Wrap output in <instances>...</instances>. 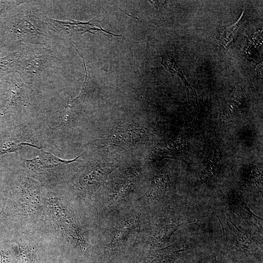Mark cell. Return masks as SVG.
I'll list each match as a JSON object with an SVG mask.
<instances>
[{
	"mask_svg": "<svg viewBox=\"0 0 263 263\" xmlns=\"http://www.w3.org/2000/svg\"><path fill=\"white\" fill-rule=\"evenodd\" d=\"M45 20L51 30L61 35H73L74 34L81 35L90 30H102L111 34L102 28H97V25L90 21L82 22L78 21L71 20L70 21H59L46 18Z\"/></svg>",
	"mask_w": 263,
	"mask_h": 263,
	"instance_id": "52a82bcc",
	"label": "cell"
},
{
	"mask_svg": "<svg viewBox=\"0 0 263 263\" xmlns=\"http://www.w3.org/2000/svg\"><path fill=\"white\" fill-rule=\"evenodd\" d=\"M20 55L19 52H16L0 58V76L17 69Z\"/></svg>",
	"mask_w": 263,
	"mask_h": 263,
	"instance_id": "2e32d148",
	"label": "cell"
},
{
	"mask_svg": "<svg viewBox=\"0 0 263 263\" xmlns=\"http://www.w3.org/2000/svg\"><path fill=\"white\" fill-rule=\"evenodd\" d=\"M9 85V101L3 111L4 114L14 113L26 105L29 99L25 88L22 84L11 82Z\"/></svg>",
	"mask_w": 263,
	"mask_h": 263,
	"instance_id": "30bf717a",
	"label": "cell"
},
{
	"mask_svg": "<svg viewBox=\"0 0 263 263\" xmlns=\"http://www.w3.org/2000/svg\"><path fill=\"white\" fill-rule=\"evenodd\" d=\"M0 263H14L10 252L3 246H0Z\"/></svg>",
	"mask_w": 263,
	"mask_h": 263,
	"instance_id": "d6986e66",
	"label": "cell"
},
{
	"mask_svg": "<svg viewBox=\"0 0 263 263\" xmlns=\"http://www.w3.org/2000/svg\"><path fill=\"white\" fill-rule=\"evenodd\" d=\"M40 201L37 187L29 180L24 181L19 188V202L20 205L28 212H33L37 210Z\"/></svg>",
	"mask_w": 263,
	"mask_h": 263,
	"instance_id": "ba28073f",
	"label": "cell"
},
{
	"mask_svg": "<svg viewBox=\"0 0 263 263\" xmlns=\"http://www.w3.org/2000/svg\"><path fill=\"white\" fill-rule=\"evenodd\" d=\"M243 14L244 12L238 21L234 24L226 27L223 31L220 38V42L223 45L226 46L233 40L234 35L240 26V23L241 20L242 19Z\"/></svg>",
	"mask_w": 263,
	"mask_h": 263,
	"instance_id": "ac0fdd59",
	"label": "cell"
},
{
	"mask_svg": "<svg viewBox=\"0 0 263 263\" xmlns=\"http://www.w3.org/2000/svg\"><path fill=\"white\" fill-rule=\"evenodd\" d=\"M12 21L13 32L21 41L37 44L44 42L47 37L44 23L37 14L22 12Z\"/></svg>",
	"mask_w": 263,
	"mask_h": 263,
	"instance_id": "7a4b0ae2",
	"label": "cell"
},
{
	"mask_svg": "<svg viewBox=\"0 0 263 263\" xmlns=\"http://www.w3.org/2000/svg\"><path fill=\"white\" fill-rule=\"evenodd\" d=\"M6 203L3 205L1 210L0 211V227L3 226V225L7 220L6 212L5 211Z\"/></svg>",
	"mask_w": 263,
	"mask_h": 263,
	"instance_id": "ffe728a7",
	"label": "cell"
},
{
	"mask_svg": "<svg viewBox=\"0 0 263 263\" xmlns=\"http://www.w3.org/2000/svg\"><path fill=\"white\" fill-rule=\"evenodd\" d=\"M23 144L17 137L5 135L0 139V155L15 151Z\"/></svg>",
	"mask_w": 263,
	"mask_h": 263,
	"instance_id": "9a60e30c",
	"label": "cell"
},
{
	"mask_svg": "<svg viewBox=\"0 0 263 263\" xmlns=\"http://www.w3.org/2000/svg\"><path fill=\"white\" fill-rule=\"evenodd\" d=\"M221 224L225 245L219 257L242 263H263L261 244L226 212Z\"/></svg>",
	"mask_w": 263,
	"mask_h": 263,
	"instance_id": "6da1fadb",
	"label": "cell"
},
{
	"mask_svg": "<svg viewBox=\"0 0 263 263\" xmlns=\"http://www.w3.org/2000/svg\"><path fill=\"white\" fill-rule=\"evenodd\" d=\"M178 260L177 263H218L217 254L210 250L188 252Z\"/></svg>",
	"mask_w": 263,
	"mask_h": 263,
	"instance_id": "7c38bea8",
	"label": "cell"
},
{
	"mask_svg": "<svg viewBox=\"0 0 263 263\" xmlns=\"http://www.w3.org/2000/svg\"><path fill=\"white\" fill-rule=\"evenodd\" d=\"M19 247V254L16 263H34L35 252L29 245L21 242H16Z\"/></svg>",
	"mask_w": 263,
	"mask_h": 263,
	"instance_id": "e0dca14e",
	"label": "cell"
},
{
	"mask_svg": "<svg viewBox=\"0 0 263 263\" xmlns=\"http://www.w3.org/2000/svg\"><path fill=\"white\" fill-rule=\"evenodd\" d=\"M161 58V63L165 67V68L170 72L176 73L181 78L185 85L188 89V93L189 92L190 89L193 94L197 96L195 90H194L190 86L188 82L186 80V79L185 78L182 71L177 65L174 60V58L172 56H170L167 55H162Z\"/></svg>",
	"mask_w": 263,
	"mask_h": 263,
	"instance_id": "5bb4252c",
	"label": "cell"
},
{
	"mask_svg": "<svg viewBox=\"0 0 263 263\" xmlns=\"http://www.w3.org/2000/svg\"><path fill=\"white\" fill-rule=\"evenodd\" d=\"M79 156L71 160H64L60 159L51 154L44 152L36 158L28 160L30 165L38 168L48 169L52 168L62 164L71 163L75 161Z\"/></svg>",
	"mask_w": 263,
	"mask_h": 263,
	"instance_id": "4fadbf2b",
	"label": "cell"
},
{
	"mask_svg": "<svg viewBox=\"0 0 263 263\" xmlns=\"http://www.w3.org/2000/svg\"><path fill=\"white\" fill-rule=\"evenodd\" d=\"M218 263H242L238 262L227 260L220 257L219 258V259H218Z\"/></svg>",
	"mask_w": 263,
	"mask_h": 263,
	"instance_id": "44dd1931",
	"label": "cell"
},
{
	"mask_svg": "<svg viewBox=\"0 0 263 263\" xmlns=\"http://www.w3.org/2000/svg\"><path fill=\"white\" fill-rule=\"evenodd\" d=\"M231 210L249 226L263 232V219L253 213L244 201L233 199L229 201Z\"/></svg>",
	"mask_w": 263,
	"mask_h": 263,
	"instance_id": "9c48e42d",
	"label": "cell"
},
{
	"mask_svg": "<svg viewBox=\"0 0 263 263\" xmlns=\"http://www.w3.org/2000/svg\"><path fill=\"white\" fill-rule=\"evenodd\" d=\"M188 246L182 243L170 245L145 252L136 263H174L188 253Z\"/></svg>",
	"mask_w": 263,
	"mask_h": 263,
	"instance_id": "5b68a950",
	"label": "cell"
},
{
	"mask_svg": "<svg viewBox=\"0 0 263 263\" xmlns=\"http://www.w3.org/2000/svg\"><path fill=\"white\" fill-rule=\"evenodd\" d=\"M56 60L49 49L37 48L19 58L17 71L25 82L31 83L46 68L53 67Z\"/></svg>",
	"mask_w": 263,
	"mask_h": 263,
	"instance_id": "3957f363",
	"label": "cell"
},
{
	"mask_svg": "<svg viewBox=\"0 0 263 263\" xmlns=\"http://www.w3.org/2000/svg\"><path fill=\"white\" fill-rule=\"evenodd\" d=\"M181 225L169 224L158 226L150 238L151 245L154 247H159L169 242Z\"/></svg>",
	"mask_w": 263,
	"mask_h": 263,
	"instance_id": "8fae6325",
	"label": "cell"
},
{
	"mask_svg": "<svg viewBox=\"0 0 263 263\" xmlns=\"http://www.w3.org/2000/svg\"><path fill=\"white\" fill-rule=\"evenodd\" d=\"M138 222L135 217H130L121 222L116 228L110 242L105 247L108 256L116 254L118 248L123 244L137 228Z\"/></svg>",
	"mask_w": 263,
	"mask_h": 263,
	"instance_id": "8992f818",
	"label": "cell"
},
{
	"mask_svg": "<svg viewBox=\"0 0 263 263\" xmlns=\"http://www.w3.org/2000/svg\"><path fill=\"white\" fill-rule=\"evenodd\" d=\"M50 203L53 215L57 225L64 230L76 246L80 247L81 250H85L88 243L68 209L55 199L52 198Z\"/></svg>",
	"mask_w": 263,
	"mask_h": 263,
	"instance_id": "277c9868",
	"label": "cell"
},
{
	"mask_svg": "<svg viewBox=\"0 0 263 263\" xmlns=\"http://www.w3.org/2000/svg\"><path fill=\"white\" fill-rule=\"evenodd\" d=\"M0 192H1V190H0Z\"/></svg>",
	"mask_w": 263,
	"mask_h": 263,
	"instance_id": "7402d4cb",
	"label": "cell"
}]
</instances>
